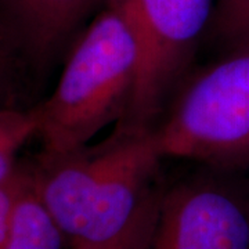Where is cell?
Returning <instances> with one entry per match:
<instances>
[{
	"mask_svg": "<svg viewBox=\"0 0 249 249\" xmlns=\"http://www.w3.org/2000/svg\"><path fill=\"white\" fill-rule=\"evenodd\" d=\"M133 31L139 71L132 101L118 124L154 127L170 90L211 27L216 0H112Z\"/></svg>",
	"mask_w": 249,
	"mask_h": 249,
	"instance_id": "4",
	"label": "cell"
},
{
	"mask_svg": "<svg viewBox=\"0 0 249 249\" xmlns=\"http://www.w3.org/2000/svg\"><path fill=\"white\" fill-rule=\"evenodd\" d=\"M64 238V232L37 196L31 168H25L1 249H61Z\"/></svg>",
	"mask_w": 249,
	"mask_h": 249,
	"instance_id": "7",
	"label": "cell"
},
{
	"mask_svg": "<svg viewBox=\"0 0 249 249\" xmlns=\"http://www.w3.org/2000/svg\"><path fill=\"white\" fill-rule=\"evenodd\" d=\"M209 31L230 53L249 49V0H216Z\"/></svg>",
	"mask_w": 249,
	"mask_h": 249,
	"instance_id": "10",
	"label": "cell"
},
{
	"mask_svg": "<svg viewBox=\"0 0 249 249\" xmlns=\"http://www.w3.org/2000/svg\"><path fill=\"white\" fill-rule=\"evenodd\" d=\"M162 160L154 127L116 124L104 142L40 152L31 168L37 196L73 245L118 235L154 190Z\"/></svg>",
	"mask_w": 249,
	"mask_h": 249,
	"instance_id": "1",
	"label": "cell"
},
{
	"mask_svg": "<svg viewBox=\"0 0 249 249\" xmlns=\"http://www.w3.org/2000/svg\"><path fill=\"white\" fill-rule=\"evenodd\" d=\"M139 71L133 31L112 0L75 40L60 80L32 109L46 154L86 147L108 124H121Z\"/></svg>",
	"mask_w": 249,
	"mask_h": 249,
	"instance_id": "2",
	"label": "cell"
},
{
	"mask_svg": "<svg viewBox=\"0 0 249 249\" xmlns=\"http://www.w3.org/2000/svg\"><path fill=\"white\" fill-rule=\"evenodd\" d=\"M101 1L0 0V53L17 72L45 70Z\"/></svg>",
	"mask_w": 249,
	"mask_h": 249,
	"instance_id": "6",
	"label": "cell"
},
{
	"mask_svg": "<svg viewBox=\"0 0 249 249\" xmlns=\"http://www.w3.org/2000/svg\"><path fill=\"white\" fill-rule=\"evenodd\" d=\"M25 166H19L16 175L0 186V249L3 248L4 241L9 231V223L13 205L17 198L18 190L21 187L22 178H24Z\"/></svg>",
	"mask_w": 249,
	"mask_h": 249,
	"instance_id": "11",
	"label": "cell"
},
{
	"mask_svg": "<svg viewBox=\"0 0 249 249\" xmlns=\"http://www.w3.org/2000/svg\"><path fill=\"white\" fill-rule=\"evenodd\" d=\"M160 157L222 169L249 166V49L204 71L154 127Z\"/></svg>",
	"mask_w": 249,
	"mask_h": 249,
	"instance_id": "3",
	"label": "cell"
},
{
	"mask_svg": "<svg viewBox=\"0 0 249 249\" xmlns=\"http://www.w3.org/2000/svg\"><path fill=\"white\" fill-rule=\"evenodd\" d=\"M36 119L32 109H0V186L9 181L18 170V150L36 136Z\"/></svg>",
	"mask_w": 249,
	"mask_h": 249,
	"instance_id": "8",
	"label": "cell"
},
{
	"mask_svg": "<svg viewBox=\"0 0 249 249\" xmlns=\"http://www.w3.org/2000/svg\"><path fill=\"white\" fill-rule=\"evenodd\" d=\"M16 72L13 64L0 53V109L16 108L13 106Z\"/></svg>",
	"mask_w": 249,
	"mask_h": 249,
	"instance_id": "12",
	"label": "cell"
},
{
	"mask_svg": "<svg viewBox=\"0 0 249 249\" xmlns=\"http://www.w3.org/2000/svg\"><path fill=\"white\" fill-rule=\"evenodd\" d=\"M145 249H249V209L230 188L193 180L162 191Z\"/></svg>",
	"mask_w": 249,
	"mask_h": 249,
	"instance_id": "5",
	"label": "cell"
},
{
	"mask_svg": "<svg viewBox=\"0 0 249 249\" xmlns=\"http://www.w3.org/2000/svg\"><path fill=\"white\" fill-rule=\"evenodd\" d=\"M160 193L158 187H154L133 219L118 235L100 242L78 244L73 249H145L158 213Z\"/></svg>",
	"mask_w": 249,
	"mask_h": 249,
	"instance_id": "9",
	"label": "cell"
}]
</instances>
